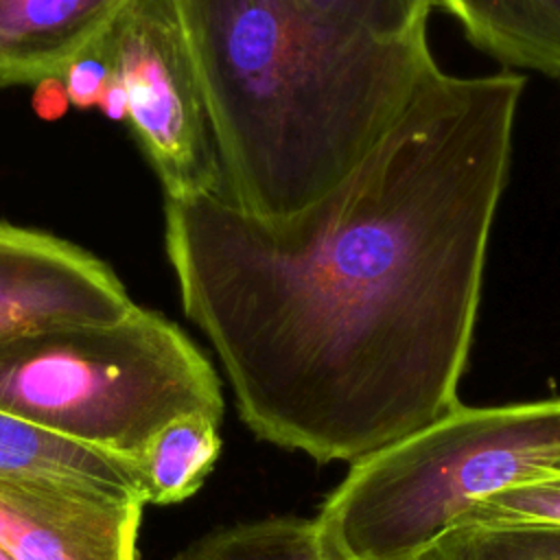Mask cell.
Wrapping results in <instances>:
<instances>
[{
  "instance_id": "1",
  "label": "cell",
  "mask_w": 560,
  "mask_h": 560,
  "mask_svg": "<svg viewBox=\"0 0 560 560\" xmlns=\"http://www.w3.org/2000/svg\"><path fill=\"white\" fill-rule=\"evenodd\" d=\"M523 90L512 70H440L335 188L282 219L166 199L182 308L260 440L354 464L462 405Z\"/></svg>"
},
{
  "instance_id": "2",
  "label": "cell",
  "mask_w": 560,
  "mask_h": 560,
  "mask_svg": "<svg viewBox=\"0 0 560 560\" xmlns=\"http://www.w3.org/2000/svg\"><path fill=\"white\" fill-rule=\"evenodd\" d=\"M201 88L221 197L289 217L335 188L440 72L427 31L383 37L306 0H171Z\"/></svg>"
},
{
  "instance_id": "3",
  "label": "cell",
  "mask_w": 560,
  "mask_h": 560,
  "mask_svg": "<svg viewBox=\"0 0 560 560\" xmlns=\"http://www.w3.org/2000/svg\"><path fill=\"white\" fill-rule=\"evenodd\" d=\"M560 477V398L459 405L350 464L315 532L330 560H416L481 499Z\"/></svg>"
},
{
  "instance_id": "4",
  "label": "cell",
  "mask_w": 560,
  "mask_h": 560,
  "mask_svg": "<svg viewBox=\"0 0 560 560\" xmlns=\"http://www.w3.org/2000/svg\"><path fill=\"white\" fill-rule=\"evenodd\" d=\"M0 411L127 459L186 413L221 420L206 354L162 313L131 304L105 322H68L0 339Z\"/></svg>"
},
{
  "instance_id": "5",
  "label": "cell",
  "mask_w": 560,
  "mask_h": 560,
  "mask_svg": "<svg viewBox=\"0 0 560 560\" xmlns=\"http://www.w3.org/2000/svg\"><path fill=\"white\" fill-rule=\"evenodd\" d=\"M96 48L127 96L133 140L166 199L221 197L208 112L171 0H131Z\"/></svg>"
},
{
  "instance_id": "6",
  "label": "cell",
  "mask_w": 560,
  "mask_h": 560,
  "mask_svg": "<svg viewBox=\"0 0 560 560\" xmlns=\"http://www.w3.org/2000/svg\"><path fill=\"white\" fill-rule=\"evenodd\" d=\"M131 298L107 262L55 234L0 221V339L125 315Z\"/></svg>"
},
{
  "instance_id": "7",
  "label": "cell",
  "mask_w": 560,
  "mask_h": 560,
  "mask_svg": "<svg viewBox=\"0 0 560 560\" xmlns=\"http://www.w3.org/2000/svg\"><path fill=\"white\" fill-rule=\"evenodd\" d=\"M142 503L0 479V551L11 560H138Z\"/></svg>"
},
{
  "instance_id": "8",
  "label": "cell",
  "mask_w": 560,
  "mask_h": 560,
  "mask_svg": "<svg viewBox=\"0 0 560 560\" xmlns=\"http://www.w3.org/2000/svg\"><path fill=\"white\" fill-rule=\"evenodd\" d=\"M131 0H0V85L61 79Z\"/></svg>"
},
{
  "instance_id": "9",
  "label": "cell",
  "mask_w": 560,
  "mask_h": 560,
  "mask_svg": "<svg viewBox=\"0 0 560 560\" xmlns=\"http://www.w3.org/2000/svg\"><path fill=\"white\" fill-rule=\"evenodd\" d=\"M0 479L66 486L144 503L133 459L83 446L0 411Z\"/></svg>"
},
{
  "instance_id": "10",
  "label": "cell",
  "mask_w": 560,
  "mask_h": 560,
  "mask_svg": "<svg viewBox=\"0 0 560 560\" xmlns=\"http://www.w3.org/2000/svg\"><path fill=\"white\" fill-rule=\"evenodd\" d=\"M440 11L505 66L560 79V0H440Z\"/></svg>"
},
{
  "instance_id": "11",
  "label": "cell",
  "mask_w": 560,
  "mask_h": 560,
  "mask_svg": "<svg viewBox=\"0 0 560 560\" xmlns=\"http://www.w3.org/2000/svg\"><path fill=\"white\" fill-rule=\"evenodd\" d=\"M221 420L186 413L162 427L136 459L144 503L171 505L192 497L221 453Z\"/></svg>"
},
{
  "instance_id": "12",
  "label": "cell",
  "mask_w": 560,
  "mask_h": 560,
  "mask_svg": "<svg viewBox=\"0 0 560 560\" xmlns=\"http://www.w3.org/2000/svg\"><path fill=\"white\" fill-rule=\"evenodd\" d=\"M173 560H330L313 518L269 516L214 529Z\"/></svg>"
},
{
  "instance_id": "13",
  "label": "cell",
  "mask_w": 560,
  "mask_h": 560,
  "mask_svg": "<svg viewBox=\"0 0 560 560\" xmlns=\"http://www.w3.org/2000/svg\"><path fill=\"white\" fill-rule=\"evenodd\" d=\"M416 560H560L556 523H464Z\"/></svg>"
},
{
  "instance_id": "14",
  "label": "cell",
  "mask_w": 560,
  "mask_h": 560,
  "mask_svg": "<svg viewBox=\"0 0 560 560\" xmlns=\"http://www.w3.org/2000/svg\"><path fill=\"white\" fill-rule=\"evenodd\" d=\"M324 15L383 37L429 31L438 0H306Z\"/></svg>"
},
{
  "instance_id": "15",
  "label": "cell",
  "mask_w": 560,
  "mask_h": 560,
  "mask_svg": "<svg viewBox=\"0 0 560 560\" xmlns=\"http://www.w3.org/2000/svg\"><path fill=\"white\" fill-rule=\"evenodd\" d=\"M464 523H556L560 525V477L512 486L475 503ZM455 525V527H457Z\"/></svg>"
},
{
  "instance_id": "16",
  "label": "cell",
  "mask_w": 560,
  "mask_h": 560,
  "mask_svg": "<svg viewBox=\"0 0 560 560\" xmlns=\"http://www.w3.org/2000/svg\"><path fill=\"white\" fill-rule=\"evenodd\" d=\"M70 105L88 109L98 105L107 83L112 81V68L94 46L90 52L79 57L61 77Z\"/></svg>"
},
{
  "instance_id": "17",
  "label": "cell",
  "mask_w": 560,
  "mask_h": 560,
  "mask_svg": "<svg viewBox=\"0 0 560 560\" xmlns=\"http://www.w3.org/2000/svg\"><path fill=\"white\" fill-rule=\"evenodd\" d=\"M70 101L66 94V85L61 79H48L35 85V98H33V107L35 114H39L42 118H59L61 114H66Z\"/></svg>"
},
{
  "instance_id": "18",
  "label": "cell",
  "mask_w": 560,
  "mask_h": 560,
  "mask_svg": "<svg viewBox=\"0 0 560 560\" xmlns=\"http://www.w3.org/2000/svg\"><path fill=\"white\" fill-rule=\"evenodd\" d=\"M98 107H101V112H103L107 118H112V120H122V118H127V96H125L120 83H118L114 77H112V81L107 83V88H105V92H103V96H101V101H98Z\"/></svg>"
},
{
  "instance_id": "19",
  "label": "cell",
  "mask_w": 560,
  "mask_h": 560,
  "mask_svg": "<svg viewBox=\"0 0 560 560\" xmlns=\"http://www.w3.org/2000/svg\"><path fill=\"white\" fill-rule=\"evenodd\" d=\"M0 560H11V558H9L4 551H0Z\"/></svg>"
}]
</instances>
